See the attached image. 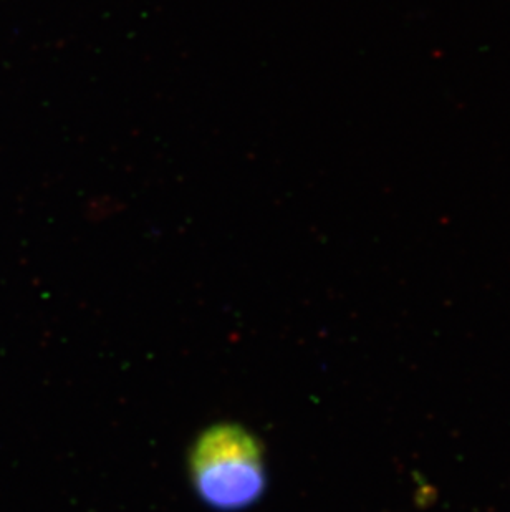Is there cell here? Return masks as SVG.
Masks as SVG:
<instances>
[{
    "label": "cell",
    "mask_w": 510,
    "mask_h": 512,
    "mask_svg": "<svg viewBox=\"0 0 510 512\" xmlns=\"http://www.w3.org/2000/svg\"><path fill=\"white\" fill-rule=\"evenodd\" d=\"M199 498L217 511H241L265 491L264 456L255 436L239 425L212 426L199 436L189 456Z\"/></svg>",
    "instance_id": "6da1fadb"
}]
</instances>
